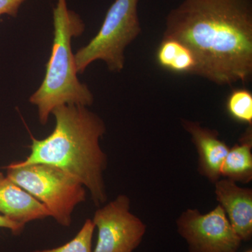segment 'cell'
I'll list each match as a JSON object with an SVG mask.
<instances>
[{
	"label": "cell",
	"mask_w": 252,
	"mask_h": 252,
	"mask_svg": "<svg viewBox=\"0 0 252 252\" xmlns=\"http://www.w3.org/2000/svg\"><path fill=\"white\" fill-rule=\"evenodd\" d=\"M215 193L230 225L242 241L252 235V189L241 188L234 181L225 179L215 182Z\"/></svg>",
	"instance_id": "cell-8"
},
{
	"label": "cell",
	"mask_w": 252,
	"mask_h": 252,
	"mask_svg": "<svg viewBox=\"0 0 252 252\" xmlns=\"http://www.w3.org/2000/svg\"><path fill=\"white\" fill-rule=\"evenodd\" d=\"M177 223L190 252H236L241 244V239L220 205L205 215L189 209L182 214Z\"/></svg>",
	"instance_id": "cell-7"
},
{
	"label": "cell",
	"mask_w": 252,
	"mask_h": 252,
	"mask_svg": "<svg viewBox=\"0 0 252 252\" xmlns=\"http://www.w3.org/2000/svg\"><path fill=\"white\" fill-rule=\"evenodd\" d=\"M138 2L139 0H115L111 5L98 32L74 55L78 74H83L96 61L105 63L111 72H122L126 48L142 32Z\"/></svg>",
	"instance_id": "cell-5"
},
{
	"label": "cell",
	"mask_w": 252,
	"mask_h": 252,
	"mask_svg": "<svg viewBox=\"0 0 252 252\" xmlns=\"http://www.w3.org/2000/svg\"><path fill=\"white\" fill-rule=\"evenodd\" d=\"M92 220L98 230L94 252H132L146 231L143 222L130 212V199L125 195L97 209Z\"/></svg>",
	"instance_id": "cell-6"
},
{
	"label": "cell",
	"mask_w": 252,
	"mask_h": 252,
	"mask_svg": "<svg viewBox=\"0 0 252 252\" xmlns=\"http://www.w3.org/2000/svg\"><path fill=\"white\" fill-rule=\"evenodd\" d=\"M157 61L160 67L176 74H193L195 61L187 46L172 38H163L157 51Z\"/></svg>",
	"instance_id": "cell-12"
},
{
	"label": "cell",
	"mask_w": 252,
	"mask_h": 252,
	"mask_svg": "<svg viewBox=\"0 0 252 252\" xmlns=\"http://www.w3.org/2000/svg\"><path fill=\"white\" fill-rule=\"evenodd\" d=\"M53 21L54 42L45 76L29 100L37 107L39 123L44 126L56 107L63 104L87 107L94 100L88 86L78 79L72 50V38L80 36L85 30L84 21L68 8L67 0H57L53 10Z\"/></svg>",
	"instance_id": "cell-3"
},
{
	"label": "cell",
	"mask_w": 252,
	"mask_h": 252,
	"mask_svg": "<svg viewBox=\"0 0 252 252\" xmlns=\"http://www.w3.org/2000/svg\"><path fill=\"white\" fill-rule=\"evenodd\" d=\"M252 126L240 138V142L230 149L220 169V176L242 183L252 179Z\"/></svg>",
	"instance_id": "cell-11"
},
{
	"label": "cell",
	"mask_w": 252,
	"mask_h": 252,
	"mask_svg": "<svg viewBox=\"0 0 252 252\" xmlns=\"http://www.w3.org/2000/svg\"><path fill=\"white\" fill-rule=\"evenodd\" d=\"M252 252V251H249V252Z\"/></svg>",
	"instance_id": "cell-17"
},
{
	"label": "cell",
	"mask_w": 252,
	"mask_h": 252,
	"mask_svg": "<svg viewBox=\"0 0 252 252\" xmlns=\"http://www.w3.org/2000/svg\"><path fill=\"white\" fill-rule=\"evenodd\" d=\"M94 225L91 220H87L72 240L62 246L31 252H92V239Z\"/></svg>",
	"instance_id": "cell-14"
},
{
	"label": "cell",
	"mask_w": 252,
	"mask_h": 252,
	"mask_svg": "<svg viewBox=\"0 0 252 252\" xmlns=\"http://www.w3.org/2000/svg\"><path fill=\"white\" fill-rule=\"evenodd\" d=\"M56 120L46 138H32L31 154L18 165L43 163L59 167L77 179L90 192L97 207L107 201L103 173L107 158L99 145L105 124L84 106L63 104L52 112Z\"/></svg>",
	"instance_id": "cell-2"
},
{
	"label": "cell",
	"mask_w": 252,
	"mask_h": 252,
	"mask_svg": "<svg viewBox=\"0 0 252 252\" xmlns=\"http://www.w3.org/2000/svg\"><path fill=\"white\" fill-rule=\"evenodd\" d=\"M0 215L23 228L29 222L51 217L41 202L1 172Z\"/></svg>",
	"instance_id": "cell-9"
},
{
	"label": "cell",
	"mask_w": 252,
	"mask_h": 252,
	"mask_svg": "<svg viewBox=\"0 0 252 252\" xmlns=\"http://www.w3.org/2000/svg\"><path fill=\"white\" fill-rule=\"evenodd\" d=\"M162 37L191 51L194 75L220 86L252 77V0H184L167 15Z\"/></svg>",
	"instance_id": "cell-1"
},
{
	"label": "cell",
	"mask_w": 252,
	"mask_h": 252,
	"mask_svg": "<svg viewBox=\"0 0 252 252\" xmlns=\"http://www.w3.org/2000/svg\"><path fill=\"white\" fill-rule=\"evenodd\" d=\"M182 126L191 136L192 142L198 151L199 172L215 183L220 179V169L229 147L219 138L217 130L188 120H182Z\"/></svg>",
	"instance_id": "cell-10"
},
{
	"label": "cell",
	"mask_w": 252,
	"mask_h": 252,
	"mask_svg": "<svg viewBox=\"0 0 252 252\" xmlns=\"http://www.w3.org/2000/svg\"><path fill=\"white\" fill-rule=\"evenodd\" d=\"M26 0H0V16L8 15L11 17L17 16L20 7Z\"/></svg>",
	"instance_id": "cell-15"
},
{
	"label": "cell",
	"mask_w": 252,
	"mask_h": 252,
	"mask_svg": "<svg viewBox=\"0 0 252 252\" xmlns=\"http://www.w3.org/2000/svg\"><path fill=\"white\" fill-rule=\"evenodd\" d=\"M0 228H6L9 230L13 235H19L24 230L25 228L14 223L12 220H8L6 217L0 215Z\"/></svg>",
	"instance_id": "cell-16"
},
{
	"label": "cell",
	"mask_w": 252,
	"mask_h": 252,
	"mask_svg": "<svg viewBox=\"0 0 252 252\" xmlns=\"http://www.w3.org/2000/svg\"><path fill=\"white\" fill-rule=\"evenodd\" d=\"M226 110L237 122L252 125V94L248 89L232 91L227 98Z\"/></svg>",
	"instance_id": "cell-13"
},
{
	"label": "cell",
	"mask_w": 252,
	"mask_h": 252,
	"mask_svg": "<svg viewBox=\"0 0 252 252\" xmlns=\"http://www.w3.org/2000/svg\"><path fill=\"white\" fill-rule=\"evenodd\" d=\"M6 176L41 202L59 224L69 227L75 207L84 203V185L59 167L47 164L18 165L11 162Z\"/></svg>",
	"instance_id": "cell-4"
}]
</instances>
